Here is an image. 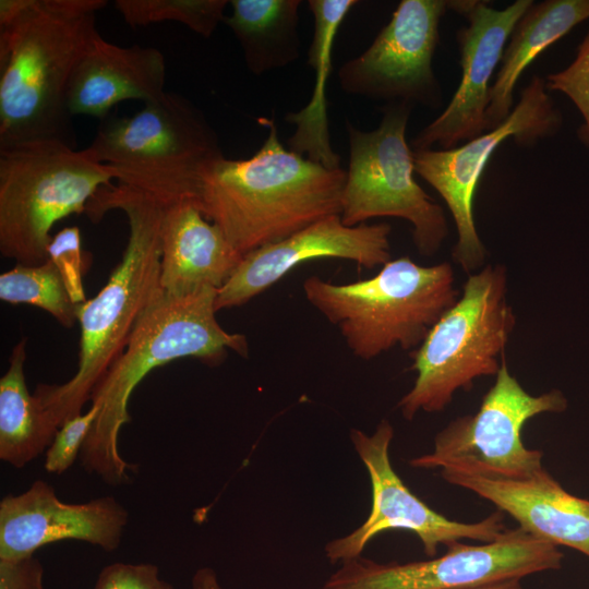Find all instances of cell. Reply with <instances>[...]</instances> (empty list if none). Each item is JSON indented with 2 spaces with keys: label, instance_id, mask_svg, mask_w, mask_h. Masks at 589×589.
Instances as JSON below:
<instances>
[{
  "label": "cell",
  "instance_id": "cell-1",
  "mask_svg": "<svg viewBox=\"0 0 589 589\" xmlns=\"http://www.w3.org/2000/svg\"><path fill=\"white\" fill-rule=\"evenodd\" d=\"M105 0H0V147H75L67 91Z\"/></svg>",
  "mask_w": 589,
  "mask_h": 589
},
{
  "label": "cell",
  "instance_id": "cell-2",
  "mask_svg": "<svg viewBox=\"0 0 589 589\" xmlns=\"http://www.w3.org/2000/svg\"><path fill=\"white\" fill-rule=\"evenodd\" d=\"M248 159L225 156L200 173L195 203L241 254L340 215L347 170L330 169L283 146L274 119Z\"/></svg>",
  "mask_w": 589,
  "mask_h": 589
},
{
  "label": "cell",
  "instance_id": "cell-3",
  "mask_svg": "<svg viewBox=\"0 0 589 589\" xmlns=\"http://www.w3.org/2000/svg\"><path fill=\"white\" fill-rule=\"evenodd\" d=\"M165 207L120 183L101 188L87 204L85 214L94 223L109 211H122L130 231L122 259L106 285L77 306L81 336L75 374L62 384H39L33 393L58 426L82 413L97 383L122 354L136 321L161 292Z\"/></svg>",
  "mask_w": 589,
  "mask_h": 589
},
{
  "label": "cell",
  "instance_id": "cell-4",
  "mask_svg": "<svg viewBox=\"0 0 589 589\" xmlns=\"http://www.w3.org/2000/svg\"><path fill=\"white\" fill-rule=\"evenodd\" d=\"M216 297L214 288L182 296L161 291L141 314L122 354L92 393L91 401L98 413L80 454L87 472L112 485L131 479L134 465L121 456L119 435L131 420V394L149 371L189 357L215 365L223 362L228 350L248 356L245 336L229 333L217 322Z\"/></svg>",
  "mask_w": 589,
  "mask_h": 589
},
{
  "label": "cell",
  "instance_id": "cell-5",
  "mask_svg": "<svg viewBox=\"0 0 589 589\" xmlns=\"http://www.w3.org/2000/svg\"><path fill=\"white\" fill-rule=\"evenodd\" d=\"M303 291L363 360L396 347L417 349L460 296L448 262L423 266L408 256L390 260L373 277L354 283L310 276Z\"/></svg>",
  "mask_w": 589,
  "mask_h": 589
},
{
  "label": "cell",
  "instance_id": "cell-6",
  "mask_svg": "<svg viewBox=\"0 0 589 589\" xmlns=\"http://www.w3.org/2000/svg\"><path fill=\"white\" fill-rule=\"evenodd\" d=\"M118 183L164 205L195 201L201 171L223 157L217 133L184 96L166 92L131 117L101 120L86 147Z\"/></svg>",
  "mask_w": 589,
  "mask_h": 589
},
{
  "label": "cell",
  "instance_id": "cell-7",
  "mask_svg": "<svg viewBox=\"0 0 589 589\" xmlns=\"http://www.w3.org/2000/svg\"><path fill=\"white\" fill-rule=\"evenodd\" d=\"M515 323L506 267L488 264L470 274L456 303L410 352L417 377L398 401L402 417L442 411L457 390H470L478 377L495 376Z\"/></svg>",
  "mask_w": 589,
  "mask_h": 589
},
{
  "label": "cell",
  "instance_id": "cell-8",
  "mask_svg": "<svg viewBox=\"0 0 589 589\" xmlns=\"http://www.w3.org/2000/svg\"><path fill=\"white\" fill-rule=\"evenodd\" d=\"M109 166L87 151L47 140L0 147V252L21 265L48 260L52 226L85 214L92 197L113 184Z\"/></svg>",
  "mask_w": 589,
  "mask_h": 589
},
{
  "label": "cell",
  "instance_id": "cell-9",
  "mask_svg": "<svg viewBox=\"0 0 589 589\" xmlns=\"http://www.w3.org/2000/svg\"><path fill=\"white\" fill-rule=\"evenodd\" d=\"M411 108L406 103L387 104L373 131L346 121L350 158L340 217L348 227L376 217L408 220L418 252L430 256L448 236V225L442 206L413 177V151L406 141Z\"/></svg>",
  "mask_w": 589,
  "mask_h": 589
},
{
  "label": "cell",
  "instance_id": "cell-10",
  "mask_svg": "<svg viewBox=\"0 0 589 589\" xmlns=\"http://www.w3.org/2000/svg\"><path fill=\"white\" fill-rule=\"evenodd\" d=\"M566 408L567 399L558 389L530 395L510 374L505 360L478 411L450 421L435 435L433 449L412 458L409 465L496 480L530 478L544 469L543 454L524 445L525 423Z\"/></svg>",
  "mask_w": 589,
  "mask_h": 589
},
{
  "label": "cell",
  "instance_id": "cell-11",
  "mask_svg": "<svg viewBox=\"0 0 589 589\" xmlns=\"http://www.w3.org/2000/svg\"><path fill=\"white\" fill-rule=\"evenodd\" d=\"M562 123V113L554 106L545 81L534 75L496 128L454 148L412 149L414 173L440 194L454 218L457 242L452 257L466 273L481 269L486 257L474 224L473 199L491 156L509 137L518 145L531 146L554 136Z\"/></svg>",
  "mask_w": 589,
  "mask_h": 589
},
{
  "label": "cell",
  "instance_id": "cell-12",
  "mask_svg": "<svg viewBox=\"0 0 589 589\" xmlns=\"http://www.w3.org/2000/svg\"><path fill=\"white\" fill-rule=\"evenodd\" d=\"M563 552L521 528L494 541L455 542L440 557L376 563L358 556L341 563L322 589H471L561 568Z\"/></svg>",
  "mask_w": 589,
  "mask_h": 589
},
{
  "label": "cell",
  "instance_id": "cell-13",
  "mask_svg": "<svg viewBox=\"0 0 589 589\" xmlns=\"http://www.w3.org/2000/svg\"><path fill=\"white\" fill-rule=\"evenodd\" d=\"M393 436L394 428L386 419L381 420L372 434L358 429L350 431L352 445L369 473L372 505L361 526L325 545L330 563L341 564L361 556L366 544L387 530L414 533L428 557H435L440 545L447 548L461 539L488 543L507 530L500 509L483 520L468 524L450 520L430 508L395 472L389 459Z\"/></svg>",
  "mask_w": 589,
  "mask_h": 589
},
{
  "label": "cell",
  "instance_id": "cell-14",
  "mask_svg": "<svg viewBox=\"0 0 589 589\" xmlns=\"http://www.w3.org/2000/svg\"><path fill=\"white\" fill-rule=\"evenodd\" d=\"M444 0H402L370 47L341 65L338 79L349 95L436 108L442 103L432 60L440 41Z\"/></svg>",
  "mask_w": 589,
  "mask_h": 589
},
{
  "label": "cell",
  "instance_id": "cell-15",
  "mask_svg": "<svg viewBox=\"0 0 589 589\" xmlns=\"http://www.w3.org/2000/svg\"><path fill=\"white\" fill-rule=\"evenodd\" d=\"M532 4V0H517L495 10L483 1H448V9L469 21L457 32L461 80L444 111L411 140L413 151L435 144L442 149L454 148L486 132L491 79L506 41Z\"/></svg>",
  "mask_w": 589,
  "mask_h": 589
},
{
  "label": "cell",
  "instance_id": "cell-16",
  "mask_svg": "<svg viewBox=\"0 0 589 589\" xmlns=\"http://www.w3.org/2000/svg\"><path fill=\"white\" fill-rule=\"evenodd\" d=\"M390 231L387 224L348 227L340 215H333L281 241L257 248L242 257L217 290L216 311L245 304L305 261L344 259L368 269L383 266L390 261Z\"/></svg>",
  "mask_w": 589,
  "mask_h": 589
},
{
  "label": "cell",
  "instance_id": "cell-17",
  "mask_svg": "<svg viewBox=\"0 0 589 589\" xmlns=\"http://www.w3.org/2000/svg\"><path fill=\"white\" fill-rule=\"evenodd\" d=\"M128 521V510L112 496L65 503L52 485L37 480L23 493L0 502V560L28 557L44 545L64 540L112 552L119 548Z\"/></svg>",
  "mask_w": 589,
  "mask_h": 589
},
{
  "label": "cell",
  "instance_id": "cell-18",
  "mask_svg": "<svg viewBox=\"0 0 589 589\" xmlns=\"http://www.w3.org/2000/svg\"><path fill=\"white\" fill-rule=\"evenodd\" d=\"M441 476L493 503L533 537L589 557V501L568 493L545 469L522 480L453 472Z\"/></svg>",
  "mask_w": 589,
  "mask_h": 589
},
{
  "label": "cell",
  "instance_id": "cell-19",
  "mask_svg": "<svg viewBox=\"0 0 589 589\" xmlns=\"http://www.w3.org/2000/svg\"><path fill=\"white\" fill-rule=\"evenodd\" d=\"M166 62L160 50L133 45L119 46L100 34L75 67L67 91L71 116L86 115L100 120L125 100L144 104L163 96Z\"/></svg>",
  "mask_w": 589,
  "mask_h": 589
},
{
  "label": "cell",
  "instance_id": "cell-20",
  "mask_svg": "<svg viewBox=\"0 0 589 589\" xmlns=\"http://www.w3.org/2000/svg\"><path fill=\"white\" fill-rule=\"evenodd\" d=\"M243 255L202 214L192 199L165 207L161 228L160 289L172 296L220 289Z\"/></svg>",
  "mask_w": 589,
  "mask_h": 589
},
{
  "label": "cell",
  "instance_id": "cell-21",
  "mask_svg": "<svg viewBox=\"0 0 589 589\" xmlns=\"http://www.w3.org/2000/svg\"><path fill=\"white\" fill-rule=\"evenodd\" d=\"M589 19V0H546L533 4L516 24L490 89L486 131L513 110V92L526 68L546 48Z\"/></svg>",
  "mask_w": 589,
  "mask_h": 589
},
{
  "label": "cell",
  "instance_id": "cell-22",
  "mask_svg": "<svg viewBox=\"0 0 589 589\" xmlns=\"http://www.w3.org/2000/svg\"><path fill=\"white\" fill-rule=\"evenodd\" d=\"M357 0H310L314 16V35L308 51V63L315 71L313 94L306 106L287 115L296 125L288 139V147L327 168L340 167V156L330 144L326 85L332 71V52L338 29Z\"/></svg>",
  "mask_w": 589,
  "mask_h": 589
},
{
  "label": "cell",
  "instance_id": "cell-23",
  "mask_svg": "<svg viewBox=\"0 0 589 589\" xmlns=\"http://www.w3.org/2000/svg\"><path fill=\"white\" fill-rule=\"evenodd\" d=\"M224 23L243 52L254 75L281 69L299 58L300 0H231Z\"/></svg>",
  "mask_w": 589,
  "mask_h": 589
},
{
  "label": "cell",
  "instance_id": "cell-24",
  "mask_svg": "<svg viewBox=\"0 0 589 589\" xmlns=\"http://www.w3.org/2000/svg\"><path fill=\"white\" fill-rule=\"evenodd\" d=\"M25 359L26 338H22L0 378V459L19 469L48 448L59 429L27 389Z\"/></svg>",
  "mask_w": 589,
  "mask_h": 589
},
{
  "label": "cell",
  "instance_id": "cell-25",
  "mask_svg": "<svg viewBox=\"0 0 589 589\" xmlns=\"http://www.w3.org/2000/svg\"><path fill=\"white\" fill-rule=\"evenodd\" d=\"M0 299L12 304H31L51 314L70 328L77 322L75 304L55 264L47 260L40 265L16 264L0 275Z\"/></svg>",
  "mask_w": 589,
  "mask_h": 589
},
{
  "label": "cell",
  "instance_id": "cell-26",
  "mask_svg": "<svg viewBox=\"0 0 589 589\" xmlns=\"http://www.w3.org/2000/svg\"><path fill=\"white\" fill-rule=\"evenodd\" d=\"M227 0H116L115 8L131 27L177 22L208 38L225 20Z\"/></svg>",
  "mask_w": 589,
  "mask_h": 589
},
{
  "label": "cell",
  "instance_id": "cell-27",
  "mask_svg": "<svg viewBox=\"0 0 589 589\" xmlns=\"http://www.w3.org/2000/svg\"><path fill=\"white\" fill-rule=\"evenodd\" d=\"M50 260L60 273L71 300L82 304L85 297L83 276L91 257L82 249L81 231L77 227H65L51 237L47 248Z\"/></svg>",
  "mask_w": 589,
  "mask_h": 589
},
{
  "label": "cell",
  "instance_id": "cell-28",
  "mask_svg": "<svg viewBox=\"0 0 589 589\" xmlns=\"http://www.w3.org/2000/svg\"><path fill=\"white\" fill-rule=\"evenodd\" d=\"M545 86L548 91L565 94L578 108L584 119L578 137L589 147V32L579 44L574 61L564 70L549 74Z\"/></svg>",
  "mask_w": 589,
  "mask_h": 589
},
{
  "label": "cell",
  "instance_id": "cell-29",
  "mask_svg": "<svg viewBox=\"0 0 589 589\" xmlns=\"http://www.w3.org/2000/svg\"><path fill=\"white\" fill-rule=\"evenodd\" d=\"M98 409H89L63 422L46 450L45 470L49 473L65 472L80 456L89 430L97 417Z\"/></svg>",
  "mask_w": 589,
  "mask_h": 589
},
{
  "label": "cell",
  "instance_id": "cell-30",
  "mask_svg": "<svg viewBox=\"0 0 589 589\" xmlns=\"http://www.w3.org/2000/svg\"><path fill=\"white\" fill-rule=\"evenodd\" d=\"M94 589H173L159 576V568L151 563H113L105 566Z\"/></svg>",
  "mask_w": 589,
  "mask_h": 589
},
{
  "label": "cell",
  "instance_id": "cell-31",
  "mask_svg": "<svg viewBox=\"0 0 589 589\" xmlns=\"http://www.w3.org/2000/svg\"><path fill=\"white\" fill-rule=\"evenodd\" d=\"M0 589H44V567L34 555L0 560Z\"/></svg>",
  "mask_w": 589,
  "mask_h": 589
},
{
  "label": "cell",
  "instance_id": "cell-32",
  "mask_svg": "<svg viewBox=\"0 0 589 589\" xmlns=\"http://www.w3.org/2000/svg\"><path fill=\"white\" fill-rule=\"evenodd\" d=\"M192 589H223V587L213 568L202 567L193 575Z\"/></svg>",
  "mask_w": 589,
  "mask_h": 589
},
{
  "label": "cell",
  "instance_id": "cell-33",
  "mask_svg": "<svg viewBox=\"0 0 589 589\" xmlns=\"http://www.w3.org/2000/svg\"><path fill=\"white\" fill-rule=\"evenodd\" d=\"M471 589H524V587L521 585V579H513Z\"/></svg>",
  "mask_w": 589,
  "mask_h": 589
}]
</instances>
